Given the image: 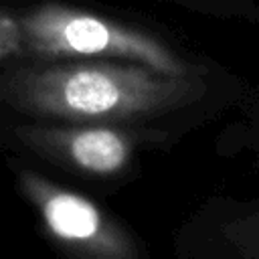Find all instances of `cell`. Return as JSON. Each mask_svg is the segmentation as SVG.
I'll return each instance as SVG.
<instances>
[{
	"label": "cell",
	"instance_id": "2",
	"mask_svg": "<svg viewBox=\"0 0 259 259\" xmlns=\"http://www.w3.org/2000/svg\"><path fill=\"white\" fill-rule=\"evenodd\" d=\"M20 30V61L105 59L174 75H208L225 65L168 30L69 0L10 2Z\"/></svg>",
	"mask_w": 259,
	"mask_h": 259
},
{
	"label": "cell",
	"instance_id": "8",
	"mask_svg": "<svg viewBox=\"0 0 259 259\" xmlns=\"http://www.w3.org/2000/svg\"><path fill=\"white\" fill-rule=\"evenodd\" d=\"M20 30L10 2L0 4V67L20 61Z\"/></svg>",
	"mask_w": 259,
	"mask_h": 259
},
{
	"label": "cell",
	"instance_id": "6",
	"mask_svg": "<svg viewBox=\"0 0 259 259\" xmlns=\"http://www.w3.org/2000/svg\"><path fill=\"white\" fill-rule=\"evenodd\" d=\"M231 113L214 136V152L225 160H243L259 172V83L249 85Z\"/></svg>",
	"mask_w": 259,
	"mask_h": 259
},
{
	"label": "cell",
	"instance_id": "3",
	"mask_svg": "<svg viewBox=\"0 0 259 259\" xmlns=\"http://www.w3.org/2000/svg\"><path fill=\"white\" fill-rule=\"evenodd\" d=\"M150 142L125 127L93 121L0 113V152L101 190H119L140 176Z\"/></svg>",
	"mask_w": 259,
	"mask_h": 259
},
{
	"label": "cell",
	"instance_id": "4",
	"mask_svg": "<svg viewBox=\"0 0 259 259\" xmlns=\"http://www.w3.org/2000/svg\"><path fill=\"white\" fill-rule=\"evenodd\" d=\"M4 160L38 235L57 253L71 259H150L146 239L111 208L36 164L14 156Z\"/></svg>",
	"mask_w": 259,
	"mask_h": 259
},
{
	"label": "cell",
	"instance_id": "9",
	"mask_svg": "<svg viewBox=\"0 0 259 259\" xmlns=\"http://www.w3.org/2000/svg\"><path fill=\"white\" fill-rule=\"evenodd\" d=\"M6 2H10V0H0V4H6Z\"/></svg>",
	"mask_w": 259,
	"mask_h": 259
},
{
	"label": "cell",
	"instance_id": "7",
	"mask_svg": "<svg viewBox=\"0 0 259 259\" xmlns=\"http://www.w3.org/2000/svg\"><path fill=\"white\" fill-rule=\"evenodd\" d=\"M180 10L192 12L196 16L259 24V0H156Z\"/></svg>",
	"mask_w": 259,
	"mask_h": 259
},
{
	"label": "cell",
	"instance_id": "1",
	"mask_svg": "<svg viewBox=\"0 0 259 259\" xmlns=\"http://www.w3.org/2000/svg\"><path fill=\"white\" fill-rule=\"evenodd\" d=\"M249 85L227 65L174 75L130 61H14L0 67V113L109 123L166 152L231 113Z\"/></svg>",
	"mask_w": 259,
	"mask_h": 259
},
{
	"label": "cell",
	"instance_id": "5",
	"mask_svg": "<svg viewBox=\"0 0 259 259\" xmlns=\"http://www.w3.org/2000/svg\"><path fill=\"white\" fill-rule=\"evenodd\" d=\"M178 259H259V196H204L172 235Z\"/></svg>",
	"mask_w": 259,
	"mask_h": 259
}]
</instances>
